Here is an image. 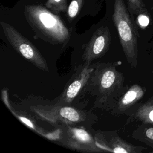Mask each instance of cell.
Returning <instances> with one entry per match:
<instances>
[{
  "label": "cell",
  "mask_w": 153,
  "mask_h": 153,
  "mask_svg": "<svg viewBox=\"0 0 153 153\" xmlns=\"http://www.w3.org/2000/svg\"><path fill=\"white\" fill-rule=\"evenodd\" d=\"M124 82V75L117 70L115 65L94 63L93 72L81 91L95 97L94 106L112 109L127 90Z\"/></svg>",
  "instance_id": "obj_1"
},
{
  "label": "cell",
  "mask_w": 153,
  "mask_h": 153,
  "mask_svg": "<svg viewBox=\"0 0 153 153\" xmlns=\"http://www.w3.org/2000/svg\"><path fill=\"white\" fill-rule=\"evenodd\" d=\"M25 14L32 29L41 39L54 45L68 42V29L59 16L47 8L38 5H26Z\"/></svg>",
  "instance_id": "obj_2"
},
{
  "label": "cell",
  "mask_w": 153,
  "mask_h": 153,
  "mask_svg": "<svg viewBox=\"0 0 153 153\" xmlns=\"http://www.w3.org/2000/svg\"><path fill=\"white\" fill-rule=\"evenodd\" d=\"M112 19L127 62L132 68L137 65L138 30L124 0H114Z\"/></svg>",
  "instance_id": "obj_3"
},
{
  "label": "cell",
  "mask_w": 153,
  "mask_h": 153,
  "mask_svg": "<svg viewBox=\"0 0 153 153\" xmlns=\"http://www.w3.org/2000/svg\"><path fill=\"white\" fill-rule=\"evenodd\" d=\"M1 25L7 39L19 54L38 69L49 71L44 57L30 41L10 25L1 22Z\"/></svg>",
  "instance_id": "obj_4"
},
{
  "label": "cell",
  "mask_w": 153,
  "mask_h": 153,
  "mask_svg": "<svg viewBox=\"0 0 153 153\" xmlns=\"http://www.w3.org/2000/svg\"><path fill=\"white\" fill-rule=\"evenodd\" d=\"M56 131V141L70 149L86 152H104L97 145L95 138L82 128L62 124Z\"/></svg>",
  "instance_id": "obj_5"
},
{
  "label": "cell",
  "mask_w": 153,
  "mask_h": 153,
  "mask_svg": "<svg viewBox=\"0 0 153 153\" xmlns=\"http://www.w3.org/2000/svg\"><path fill=\"white\" fill-rule=\"evenodd\" d=\"M30 108L41 119L53 123L75 124L86 121L89 118L84 111L69 105H34Z\"/></svg>",
  "instance_id": "obj_6"
},
{
  "label": "cell",
  "mask_w": 153,
  "mask_h": 153,
  "mask_svg": "<svg viewBox=\"0 0 153 153\" xmlns=\"http://www.w3.org/2000/svg\"><path fill=\"white\" fill-rule=\"evenodd\" d=\"M94 63H86L79 66L67 82L60 95L55 99L56 105H70L81 91L90 78Z\"/></svg>",
  "instance_id": "obj_7"
},
{
  "label": "cell",
  "mask_w": 153,
  "mask_h": 153,
  "mask_svg": "<svg viewBox=\"0 0 153 153\" xmlns=\"http://www.w3.org/2000/svg\"><path fill=\"white\" fill-rule=\"evenodd\" d=\"M111 32L107 26H101L93 33L82 54L84 62L91 63L102 57L108 51L111 44Z\"/></svg>",
  "instance_id": "obj_8"
},
{
  "label": "cell",
  "mask_w": 153,
  "mask_h": 153,
  "mask_svg": "<svg viewBox=\"0 0 153 153\" xmlns=\"http://www.w3.org/2000/svg\"><path fill=\"white\" fill-rule=\"evenodd\" d=\"M97 145L104 152L118 153H142L146 148L132 145L122 139L117 134L100 132L95 136Z\"/></svg>",
  "instance_id": "obj_9"
},
{
  "label": "cell",
  "mask_w": 153,
  "mask_h": 153,
  "mask_svg": "<svg viewBox=\"0 0 153 153\" xmlns=\"http://www.w3.org/2000/svg\"><path fill=\"white\" fill-rule=\"evenodd\" d=\"M146 90L138 84L132 85L119 97L111 109L114 115H122L134 106L143 97Z\"/></svg>",
  "instance_id": "obj_10"
},
{
  "label": "cell",
  "mask_w": 153,
  "mask_h": 153,
  "mask_svg": "<svg viewBox=\"0 0 153 153\" xmlns=\"http://www.w3.org/2000/svg\"><path fill=\"white\" fill-rule=\"evenodd\" d=\"M133 121L153 125V96L139 106L130 114L127 122Z\"/></svg>",
  "instance_id": "obj_11"
},
{
  "label": "cell",
  "mask_w": 153,
  "mask_h": 153,
  "mask_svg": "<svg viewBox=\"0 0 153 153\" xmlns=\"http://www.w3.org/2000/svg\"><path fill=\"white\" fill-rule=\"evenodd\" d=\"M132 136L153 149V125L142 124L134 131Z\"/></svg>",
  "instance_id": "obj_12"
},
{
  "label": "cell",
  "mask_w": 153,
  "mask_h": 153,
  "mask_svg": "<svg viewBox=\"0 0 153 153\" xmlns=\"http://www.w3.org/2000/svg\"><path fill=\"white\" fill-rule=\"evenodd\" d=\"M127 8L131 17L148 11H153V0H126Z\"/></svg>",
  "instance_id": "obj_13"
},
{
  "label": "cell",
  "mask_w": 153,
  "mask_h": 153,
  "mask_svg": "<svg viewBox=\"0 0 153 153\" xmlns=\"http://www.w3.org/2000/svg\"><path fill=\"white\" fill-rule=\"evenodd\" d=\"M12 113L14 114V115H15L19 119V120H20L21 122H22L24 124H25L26 126L29 127L30 129L34 130L35 132L39 133V134H41L42 136L45 137H47L48 132H46L42 129L40 128L39 127H36V124L29 118H27V117L21 115L20 114H17L14 111L12 112Z\"/></svg>",
  "instance_id": "obj_14"
},
{
  "label": "cell",
  "mask_w": 153,
  "mask_h": 153,
  "mask_svg": "<svg viewBox=\"0 0 153 153\" xmlns=\"http://www.w3.org/2000/svg\"><path fill=\"white\" fill-rule=\"evenodd\" d=\"M45 6L54 13H59L66 10V0H47Z\"/></svg>",
  "instance_id": "obj_15"
},
{
  "label": "cell",
  "mask_w": 153,
  "mask_h": 153,
  "mask_svg": "<svg viewBox=\"0 0 153 153\" xmlns=\"http://www.w3.org/2000/svg\"><path fill=\"white\" fill-rule=\"evenodd\" d=\"M84 0H72L68 6L67 14L69 20H73L78 14Z\"/></svg>",
  "instance_id": "obj_16"
},
{
  "label": "cell",
  "mask_w": 153,
  "mask_h": 153,
  "mask_svg": "<svg viewBox=\"0 0 153 153\" xmlns=\"http://www.w3.org/2000/svg\"><path fill=\"white\" fill-rule=\"evenodd\" d=\"M2 99L3 100L4 103L6 105V106H7V108L10 110L11 112L13 111V109H12L11 105H10V102L8 100V94L7 93L6 90H2Z\"/></svg>",
  "instance_id": "obj_17"
}]
</instances>
